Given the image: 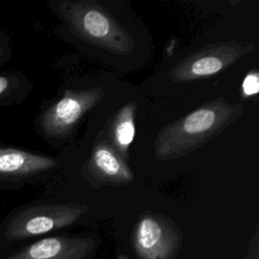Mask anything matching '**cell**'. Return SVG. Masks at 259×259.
<instances>
[{"label":"cell","instance_id":"1","mask_svg":"<svg viewBox=\"0 0 259 259\" xmlns=\"http://www.w3.org/2000/svg\"><path fill=\"white\" fill-rule=\"evenodd\" d=\"M243 115L241 103H231L224 97L207 101L159 131L154 143V157L168 161L187 156Z\"/></svg>","mask_w":259,"mask_h":259},{"label":"cell","instance_id":"2","mask_svg":"<svg viewBox=\"0 0 259 259\" xmlns=\"http://www.w3.org/2000/svg\"><path fill=\"white\" fill-rule=\"evenodd\" d=\"M51 6L78 38L118 56L133 52L135 42L130 32L97 1H59Z\"/></svg>","mask_w":259,"mask_h":259},{"label":"cell","instance_id":"3","mask_svg":"<svg viewBox=\"0 0 259 259\" xmlns=\"http://www.w3.org/2000/svg\"><path fill=\"white\" fill-rule=\"evenodd\" d=\"M89 211L77 202L31 203L13 210L4 221L2 235L8 241L40 236L76 223Z\"/></svg>","mask_w":259,"mask_h":259},{"label":"cell","instance_id":"4","mask_svg":"<svg viewBox=\"0 0 259 259\" xmlns=\"http://www.w3.org/2000/svg\"><path fill=\"white\" fill-rule=\"evenodd\" d=\"M104 95L102 87L66 90L38 114L35 120L37 133L48 141L67 139L82 117L98 105Z\"/></svg>","mask_w":259,"mask_h":259},{"label":"cell","instance_id":"5","mask_svg":"<svg viewBox=\"0 0 259 259\" xmlns=\"http://www.w3.org/2000/svg\"><path fill=\"white\" fill-rule=\"evenodd\" d=\"M252 51V44L236 40L218 41L182 59L170 70L169 77L177 83L206 78L225 71Z\"/></svg>","mask_w":259,"mask_h":259},{"label":"cell","instance_id":"6","mask_svg":"<svg viewBox=\"0 0 259 259\" xmlns=\"http://www.w3.org/2000/svg\"><path fill=\"white\" fill-rule=\"evenodd\" d=\"M180 229L167 217L144 212L133 232V247L138 259H174L181 248Z\"/></svg>","mask_w":259,"mask_h":259},{"label":"cell","instance_id":"7","mask_svg":"<svg viewBox=\"0 0 259 259\" xmlns=\"http://www.w3.org/2000/svg\"><path fill=\"white\" fill-rule=\"evenodd\" d=\"M58 165L52 156L0 143V190L20 188Z\"/></svg>","mask_w":259,"mask_h":259},{"label":"cell","instance_id":"8","mask_svg":"<svg viewBox=\"0 0 259 259\" xmlns=\"http://www.w3.org/2000/svg\"><path fill=\"white\" fill-rule=\"evenodd\" d=\"M83 175L94 187L126 185L135 179L126 161L101 135L95 141L91 154L83 166Z\"/></svg>","mask_w":259,"mask_h":259},{"label":"cell","instance_id":"9","mask_svg":"<svg viewBox=\"0 0 259 259\" xmlns=\"http://www.w3.org/2000/svg\"><path fill=\"white\" fill-rule=\"evenodd\" d=\"M94 246V240L84 236L48 237L26 246L7 259H85Z\"/></svg>","mask_w":259,"mask_h":259},{"label":"cell","instance_id":"10","mask_svg":"<svg viewBox=\"0 0 259 259\" xmlns=\"http://www.w3.org/2000/svg\"><path fill=\"white\" fill-rule=\"evenodd\" d=\"M136 115L137 104L126 102L111 115L106 125L104 138L125 161L136 135Z\"/></svg>","mask_w":259,"mask_h":259},{"label":"cell","instance_id":"11","mask_svg":"<svg viewBox=\"0 0 259 259\" xmlns=\"http://www.w3.org/2000/svg\"><path fill=\"white\" fill-rule=\"evenodd\" d=\"M33 87L32 82L20 71L0 73V107L21 103Z\"/></svg>","mask_w":259,"mask_h":259},{"label":"cell","instance_id":"12","mask_svg":"<svg viewBox=\"0 0 259 259\" xmlns=\"http://www.w3.org/2000/svg\"><path fill=\"white\" fill-rule=\"evenodd\" d=\"M242 95L245 98L254 96L258 93L259 90V73L257 70H252L244 77L242 86Z\"/></svg>","mask_w":259,"mask_h":259},{"label":"cell","instance_id":"13","mask_svg":"<svg viewBox=\"0 0 259 259\" xmlns=\"http://www.w3.org/2000/svg\"><path fill=\"white\" fill-rule=\"evenodd\" d=\"M12 57V48L7 33L0 28V67L7 63Z\"/></svg>","mask_w":259,"mask_h":259}]
</instances>
